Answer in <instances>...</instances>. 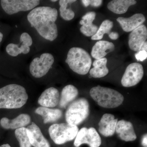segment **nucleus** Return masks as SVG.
Instances as JSON below:
<instances>
[{
    "instance_id": "f257e3e1",
    "label": "nucleus",
    "mask_w": 147,
    "mask_h": 147,
    "mask_svg": "<svg viewBox=\"0 0 147 147\" xmlns=\"http://www.w3.org/2000/svg\"><path fill=\"white\" fill-rule=\"evenodd\" d=\"M57 17L56 8L41 6L32 9L27 16V19L40 36L52 41L58 36L57 26L55 23Z\"/></svg>"
},
{
    "instance_id": "f03ea898",
    "label": "nucleus",
    "mask_w": 147,
    "mask_h": 147,
    "mask_svg": "<svg viewBox=\"0 0 147 147\" xmlns=\"http://www.w3.org/2000/svg\"><path fill=\"white\" fill-rule=\"evenodd\" d=\"M28 98L24 87L11 84L0 88V109H17L26 104Z\"/></svg>"
},
{
    "instance_id": "7ed1b4c3",
    "label": "nucleus",
    "mask_w": 147,
    "mask_h": 147,
    "mask_svg": "<svg viewBox=\"0 0 147 147\" xmlns=\"http://www.w3.org/2000/svg\"><path fill=\"white\" fill-rule=\"evenodd\" d=\"M91 97L102 108H114L123 102V95L116 90L100 86L93 87L90 92Z\"/></svg>"
},
{
    "instance_id": "20e7f679",
    "label": "nucleus",
    "mask_w": 147,
    "mask_h": 147,
    "mask_svg": "<svg viewBox=\"0 0 147 147\" xmlns=\"http://www.w3.org/2000/svg\"><path fill=\"white\" fill-rule=\"evenodd\" d=\"M65 62L72 71L84 75L89 71L92 60L86 50L81 47H73L68 51Z\"/></svg>"
},
{
    "instance_id": "39448f33",
    "label": "nucleus",
    "mask_w": 147,
    "mask_h": 147,
    "mask_svg": "<svg viewBox=\"0 0 147 147\" xmlns=\"http://www.w3.org/2000/svg\"><path fill=\"white\" fill-rule=\"evenodd\" d=\"M89 114L88 101L84 98H79L71 102L67 109L66 121L67 123L77 126L86 120Z\"/></svg>"
},
{
    "instance_id": "423d86ee",
    "label": "nucleus",
    "mask_w": 147,
    "mask_h": 147,
    "mask_svg": "<svg viewBox=\"0 0 147 147\" xmlns=\"http://www.w3.org/2000/svg\"><path fill=\"white\" fill-rule=\"evenodd\" d=\"M79 130L78 127L74 125L56 123L50 126L49 133L55 144L61 145L75 139Z\"/></svg>"
},
{
    "instance_id": "0eeeda50",
    "label": "nucleus",
    "mask_w": 147,
    "mask_h": 147,
    "mask_svg": "<svg viewBox=\"0 0 147 147\" xmlns=\"http://www.w3.org/2000/svg\"><path fill=\"white\" fill-rule=\"evenodd\" d=\"M55 61L52 54L43 53L40 57L34 58L30 65V71L32 76L36 78H40L45 76Z\"/></svg>"
},
{
    "instance_id": "6e6552de",
    "label": "nucleus",
    "mask_w": 147,
    "mask_h": 147,
    "mask_svg": "<svg viewBox=\"0 0 147 147\" xmlns=\"http://www.w3.org/2000/svg\"><path fill=\"white\" fill-rule=\"evenodd\" d=\"M39 0H1V6L9 15L30 10L39 4Z\"/></svg>"
},
{
    "instance_id": "1a4fd4ad",
    "label": "nucleus",
    "mask_w": 147,
    "mask_h": 147,
    "mask_svg": "<svg viewBox=\"0 0 147 147\" xmlns=\"http://www.w3.org/2000/svg\"><path fill=\"white\" fill-rule=\"evenodd\" d=\"M87 144L90 147H99L101 144L100 135L94 127H83L79 130L74 142L75 146L78 147Z\"/></svg>"
},
{
    "instance_id": "9d476101",
    "label": "nucleus",
    "mask_w": 147,
    "mask_h": 147,
    "mask_svg": "<svg viewBox=\"0 0 147 147\" xmlns=\"http://www.w3.org/2000/svg\"><path fill=\"white\" fill-rule=\"evenodd\" d=\"M144 74V68L142 64L137 63L130 64L127 67L122 78V85L125 87L136 86L142 80Z\"/></svg>"
},
{
    "instance_id": "9b49d317",
    "label": "nucleus",
    "mask_w": 147,
    "mask_h": 147,
    "mask_svg": "<svg viewBox=\"0 0 147 147\" xmlns=\"http://www.w3.org/2000/svg\"><path fill=\"white\" fill-rule=\"evenodd\" d=\"M147 38V28L142 24L130 33L129 36V46L131 50L138 52L146 41Z\"/></svg>"
},
{
    "instance_id": "f8f14e48",
    "label": "nucleus",
    "mask_w": 147,
    "mask_h": 147,
    "mask_svg": "<svg viewBox=\"0 0 147 147\" xmlns=\"http://www.w3.org/2000/svg\"><path fill=\"white\" fill-rule=\"evenodd\" d=\"M27 135L30 143L34 147H50L49 142L43 136L39 127L34 123L27 127Z\"/></svg>"
},
{
    "instance_id": "ddd939ff",
    "label": "nucleus",
    "mask_w": 147,
    "mask_h": 147,
    "mask_svg": "<svg viewBox=\"0 0 147 147\" xmlns=\"http://www.w3.org/2000/svg\"><path fill=\"white\" fill-rule=\"evenodd\" d=\"M59 90L54 87H50L42 92L38 98V102L42 107L53 108L59 104Z\"/></svg>"
},
{
    "instance_id": "4468645a",
    "label": "nucleus",
    "mask_w": 147,
    "mask_h": 147,
    "mask_svg": "<svg viewBox=\"0 0 147 147\" xmlns=\"http://www.w3.org/2000/svg\"><path fill=\"white\" fill-rule=\"evenodd\" d=\"M115 131L119 137L125 142H133L137 139L133 125L131 122L121 120L117 122Z\"/></svg>"
},
{
    "instance_id": "2eb2a0df",
    "label": "nucleus",
    "mask_w": 147,
    "mask_h": 147,
    "mask_svg": "<svg viewBox=\"0 0 147 147\" xmlns=\"http://www.w3.org/2000/svg\"><path fill=\"white\" fill-rule=\"evenodd\" d=\"M117 122L118 119H115L114 115L108 113L104 114L98 123V131L104 137H111L115 132Z\"/></svg>"
},
{
    "instance_id": "dca6fc26",
    "label": "nucleus",
    "mask_w": 147,
    "mask_h": 147,
    "mask_svg": "<svg viewBox=\"0 0 147 147\" xmlns=\"http://www.w3.org/2000/svg\"><path fill=\"white\" fill-rule=\"evenodd\" d=\"M117 21L125 32H132L146 21L145 16L142 13H136L129 18L120 17Z\"/></svg>"
},
{
    "instance_id": "f3484780",
    "label": "nucleus",
    "mask_w": 147,
    "mask_h": 147,
    "mask_svg": "<svg viewBox=\"0 0 147 147\" xmlns=\"http://www.w3.org/2000/svg\"><path fill=\"white\" fill-rule=\"evenodd\" d=\"M31 122V117L28 114H21L15 118L9 119L3 117L0 120L1 126L5 129H17L25 127Z\"/></svg>"
},
{
    "instance_id": "a211bd4d",
    "label": "nucleus",
    "mask_w": 147,
    "mask_h": 147,
    "mask_svg": "<svg viewBox=\"0 0 147 147\" xmlns=\"http://www.w3.org/2000/svg\"><path fill=\"white\" fill-rule=\"evenodd\" d=\"M96 13L94 11L88 12L82 17V20L80 21L82 25L80 31L84 35L87 36H92L97 32L98 28L97 26L93 24L95 19Z\"/></svg>"
},
{
    "instance_id": "6ab92c4d",
    "label": "nucleus",
    "mask_w": 147,
    "mask_h": 147,
    "mask_svg": "<svg viewBox=\"0 0 147 147\" xmlns=\"http://www.w3.org/2000/svg\"><path fill=\"white\" fill-rule=\"evenodd\" d=\"M115 46L113 42L100 40L97 41L92 48L91 55L96 59L104 58L108 53L113 52Z\"/></svg>"
},
{
    "instance_id": "aec40b11",
    "label": "nucleus",
    "mask_w": 147,
    "mask_h": 147,
    "mask_svg": "<svg viewBox=\"0 0 147 147\" xmlns=\"http://www.w3.org/2000/svg\"><path fill=\"white\" fill-rule=\"evenodd\" d=\"M35 112L41 116L45 124L55 122L59 120L62 116L61 110L59 109H53L44 107H39L36 109Z\"/></svg>"
},
{
    "instance_id": "412c9836",
    "label": "nucleus",
    "mask_w": 147,
    "mask_h": 147,
    "mask_svg": "<svg viewBox=\"0 0 147 147\" xmlns=\"http://www.w3.org/2000/svg\"><path fill=\"white\" fill-rule=\"evenodd\" d=\"M79 94L76 87L72 85L65 86L63 89L59 105L61 108H65L70 102H73Z\"/></svg>"
},
{
    "instance_id": "4be33fe9",
    "label": "nucleus",
    "mask_w": 147,
    "mask_h": 147,
    "mask_svg": "<svg viewBox=\"0 0 147 147\" xmlns=\"http://www.w3.org/2000/svg\"><path fill=\"white\" fill-rule=\"evenodd\" d=\"M137 1L134 0H113L108 3L109 10L117 14H123L127 12L129 7L134 5Z\"/></svg>"
},
{
    "instance_id": "5701e85b",
    "label": "nucleus",
    "mask_w": 147,
    "mask_h": 147,
    "mask_svg": "<svg viewBox=\"0 0 147 147\" xmlns=\"http://www.w3.org/2000/svg\"><path fill=\"white\" fill-rule=\"evenodd\" d=\"M76 1V0H60L59 1L61 17L65 21H70L74 18L75 13L71 8H67V7L68 4Z\"/></svg>"
},
{
    "instance_id": "b1692460",
    "label": "nucleus",
    "mask_w": 147,
    "mask_h": 147,
    "mask_svg": "<svg viewBox=\"0 0 147 147\" xmlns=\"http://www.w3.org/2000/svg\"><path fill=\"white\" fill-rule=\"evenodd\" d=\"M113 27V21L109 20H105L102 22L96 33L92 36V40H99L102 39L105 34H109Z\"/></svg>"
},
{
    "instance_id": "393cba45",
    "label": "nucleus",
    "mask_w": 147,
    "mask_h": 147,
    "mask_svg": "<svg viewBox=\"0 0 147 147\" xmlns=\"http://www.w3.org/2000/svg\"><path fill=\"white\" fill-rule=\"evenodd\" d=\"M15 135L19 142L20 147H32L27 135L26 128L24 127L17 129L15 131Z\"/></svg>"
},
{
    "instance_id": "a878e982",
    "label": "nucleus",
    "mask_w": 147,
    "mask_h": 147,
    "mask_svg": "<svg viewBox=\"0 0 147 147\" xmlns=\"http://www.w3.org/2000/svg\"><path fill=\"white\" fill-rule=\"evenodd\" d=\"M90 74L93 78H100L107 75L109 69L106 65H104L98 67H94L90 70Z\"/></svg>"
},
{
    "instance_id": "bb28decb",
    "label": "nucleus",
    "mask_w": 147,
    "mask_h": 147,
    "mask_svg": "<svg viewBox=\"0 0 147 147\" xmlns=\"http://www.w3.org/2000/svg\"><path fill=\"white\" fill-rule=\"evenodd\" d=\"M6 51L9 55L12 57H16L22 53L21 47H18L17 44L10 43L6 47Z\"/></svg>"
},
{
    "instance_id": "cd10ccee",
    "label": "nucleus",
    "mask_w": 147,
    "mask_h": 147,
    "mask_svg": "<svg viewBox=\"0 0 147 147\" xmlns=\"http://www.w3.org/2000/svg\"><path fill=\"white\" fill-rule=\"evenodd\" d=\"M20 42H22V45L30 47L32 44V39L28 33L24 32L22 33L20 36Z\"/></svg>"
},
{
    "instance_id": "c85d7f7f",
    "label": "nucleus",
    "mask_w": 147,
    "mask_h": 147,
    "mask_svg": "<svg viewBox=\"0 0 147 147\" xmlns=\"http://www.w3.org/2000/svg\"><path fill=\"white\" fill-rule=\"evenodd\" d=\"M82 3L86 7L90 5L94 7H98L102 4V0H82Z\"/></svg>"
},
{
    "instance_id": "c756f323",
    "label": "nucleus",
    "mask_w": 147,
    "mask_h": 147,
    "mask_svg": "<svg viewBox=\"0 0 147 147\" xmlns=\"http://www.w3.org/2000/svg\"><path fill=\"white\" fill-rule=\"evenodd\" d=\"M135 57L137 61H144L147 58V51L144 50L138 51L135 54Z\"/></svg>"
},
{
    "instance_id": "7c9ffc66",
    "label": "nucleus",
    "mask_w": 147,
    "mask_h": 147,
    "mask_svg": "<svg viewBox=\"0 0 147 147\" xmlns=\"http://www.w3.org/2000/svg\"><path fill=\"white\" fill-rule=\"evenodd\" d=\"M107 59L105 57L98 59H96L94 61L92 65L94 67H98L104 65H107Z\"/></svg>"
},
{
    "instance_id": "2f4dec72",
    "label": "nucleus",
    "mask_w": 147,
    "mask_h": 147,
    "mask_svg": "<svg viewBox=\"0 0 147 147\" xmlns=\"http://www.w3.org/2000/svg\"><path fill=\"white\" fill-rule=\"evenodd\" d=\"M109 36L111 39L116 40L119 38V34L117 32H110L109 34Z\"/></svg>"
},
{
    "instance_id": "473e14b6",
    "label": "nucleus",
    "mask_w": 147,
    "mask_h": 147,
    "mask_svg": "<svg viewBox=\"0 0 147 147\" xmlns=\"http://www.w3.org/2000/svg\"><path fill=\"white\" fill-rule=\"evenodd\" d=\"M20 47H21V50H22V53L24 54H28L30 52V47L27 46L26 45H22Z\"/></svg>"
},
{
    "instance_id": "72a5a7b5",
    "label": "nucleus",
    "mask_w": 147,
    "mask_h": 147,
    "mask_svg": "<svg viewBox=\"0 0 147 147\" xmlns=\"http://www.w3.org/2000/svg\"><path fill=\"white\" fill-rule=\"evenodd\" d=\"M147 134H145L142 139V145L144 147H147Z\"/></svg>"
},
{
    "instance_id": "f704fd0d",
    "label": "nucleus",
    "mask_w": 147,
    "mask_h": 147,
    "mask_svg": "<svg viewBox=\"0 0 147 147\" xmlns=\"http://www.w3.org/2000/svg\"><path fill=\"white\" fill-rule=\"evenodd\" d=\"M147 41L145 42V43L143 44L142 45V47H141V49H140V51H142V50H144V51H147Z\"/></svg>"
},
{
    "instance_id": "c9c22d12",
    "label": "nucleus",
    "mask_w": 147,
    "mask_h": 147,
    "mask_svg": "<svg viewBox=\"0 0 147 147\" xmlns=\"http://www.w3.org/2000/svg\"><path fill=\"white\" fill-rule=\"evenodd\" d=\"M3 37V35L2 33L0 32V44H1L2 40Z\"/></svg>"
},
{
    "instance_id": "e433bc0d",
    "label": "nucleus",
    "mask_w": 147,
    "mask_h": 147,
    "mask_svg": "<svg viewBox=\"0 0 147 147\" xmlns=\"http://www.w3.org/2000/svg\"><path fill=\"white\" fill-rule=\"evenodd\" d=\"M0 147H11L10 146V145L8 144H3Z\"/></svg>"
},
{
    "instance_id": "4c0bfd02",
    "label": "nucleus",
    "mask_w": 147,
    "mask_h": 147,
    "mask_svg": "<svg viewBox=\"0 0 147 147\" xmlns=\"http://www.w3.org/2000/svg\"><path fill=\"white\" fill-rule=\"evenodd\" d=\"M57 0H55V1L53 0V1H51L53 2H57Z\"/></svg>"
}]
</instances>
